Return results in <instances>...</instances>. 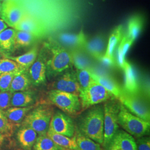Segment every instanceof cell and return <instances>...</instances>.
I'll use <instances>...</instances> for the list:
<instances>
[{"label":"cell","instance_id":"b9f144b4","mask_svg":"<svg viewBox=\"0 0 150 150\" xmlns=\"http://www.w3.org/2000/svg\"><path fill=\"white\" fill-rule=\"evenodd\" d=\"M4 139H5V136L0 133V145L3 143V142L4 141Z\"/></svg>","mask_w":150,"mask_h":150},{"label":"cell","instance_id":"484cf974","mask_svg":"<svg viewBox=\"0 0 150 150\" xmlns=\"http://www.w3.org/2000/svg\"><path fill=\"white\" fill-rule=\"evenodd\" d=\"M74 137L80 150H102L100 144L82 134L77 129Z\"/></svg>","mask_w":150,"mask_h":150},{"label":"cell","instance_id":"f35d334b","mask_svg":"<svg viewBox=\"0 0 150 150\" xmlns=\"http://www.w3.org/2000/svg\"><path fill=\"white\" fill-rule=\"evenodd\" d=\"M117 62L118 66L123 70L126 64V61H125V56H123L121 49L119 46L117 48Z\"/></svg>","mask_w":150,"mask_h":150},{"label":"cell","instance_id":"30bf717a","mask_svg":"<svg viewBox=\"0 0 150 150\" xmlns=\"http://www.w3.org/2000/svg\"><path fill=\"white\" fill-rule=\"evenodd\" d=\"M25 13L15 0H5L2 2L1 18L10 27L14 28Z\"/></svg>","mask_w":150,"mask_h":150},{"label":"cell","instance_id":"74e56055","mask_svg":"<svg viewBox=\"0 0 150 150\" xmlns=\"http://www.w3.org/2000/svg\"><path fill=\"white\" fill-rule=\"evenodd\" d=\"M137 150H150V139L148 136H142L137 139L136 142Z\"/></svg>","mask_w":150,"mask_h":150},{"label":"cell","instance_id":"60d3db41","mask_svg":"<svg viewBox=\"0 0 150 150\" xmlns=\"http://www.w3.org/2000/svg\"><path fill=\"white\" fill-rule=\"evenodd\" d=\"M8 27V26L7 25L5 22L1 18H0V33L6 28H7Z\"/></svg>","mask_w":150,"mask_h":150},{"label":"cell","instance_id":"8fae6325","mask_svg":"<svg viewBox=\"0 0 150 150\" xmlns=\"http://www.w3.org/2000/svg\"><path fill=\"white\" fill-rule=\"evenodd\" d=\"M52 90L69 92L79 96L81 87L74 71L67 70L64 74L54 81L51 86Z\"/></svg>","mask_w":150,"mask_h":150},{"label":"cell","instance_id":"1f68e13d","mask_svg":"<svg viewBox=\"0 0 150 150\" xmlns=\"http://www.w3.org/2000/svg\"><path fill=\"white\" fill-rule=\"evenodd\" d=\"M36 39L33 35L28 32L16 30L15 49L28 47L32 45Z\"/></svg>","mask_w":150,"mask_h":150},{"label":"cell","instance_id":"4dcf8cb0","mask_svg":"<svg viewBox=\"0 0 150 150\" xmlns=\"http://www.w3.org/2000/svg\"><path fill=\"white\" fill-rule=\"evenodd\" d=\"M24 71V70L15 61L8 58L0 59V74L6 73H14L18 74Z\"/></svg>","mask_w":150,"mask_h":150},{"label":"cell","instance_id":"4316f807","mask_svg":"<svg viewBox=\"0 0 150 150\" xmlns=\"http://www.w3.org/2000/svg\"><path fill=\"white\" fill-rule=\"evenodd\" d=\"M33 150H67L57 145L46 134L38 136Z\"/></svg>","mask_w":150,"mask_h":150},{"label":"cell","instance_id":"83f0119b","mask_svg":"<svg viewBox=\"0 0 150 150\" xmlns=\"http://www.w3.org/2000/svg\"><path fill=\"white\" fill-rule=\"evenodd\" d=\"M122 35V26L121 25H119L118 26L115 27V28L112 31L110 38L108 39L107 47L106 50L105 56L113 58V52L114 49L117 43L120 41Z\"/></svg>","mask_w":150,"mask_h":150},{"label":"cell","instance_id":"277c9868","mask_svg":"<svg viewBox=\"0 0 150 150\" xmlns=\"http://www.w3.org/2000/svg\"><path fill=\"white\" fill-rule=\"evenodd\" d=\"M53 114L52 107L46 105H40L27 113L21 125L30 127L38 135L46 134Z\"/></svg>","mask_w":150,"mask_h":150},{"label":"cell","instance_id":"ab89813d","mask_svg":"<svg viewBox=\"0 0 150 150\" xmlns=\"http://www.w3.org/2000/svg\"><path fill=\"white\" fill-rule=\"evenodd\" d=\"M98 61H100L102 64L107 67H112L115 64L113 58H111L105 55H103Z\"/></svg>","mask_w":150,"mask_h":150},{"label":"cell","instance_id":"4fadbf2b","mask_svg":"<svg viewBox=\"0 0 150 150\" xmlns=\"http://www.w3.org/2000/svg\"><path fill=\"white\" fill-rule=\"evenodd\" d=\"M106 150H137L132 136L123 130H118Z\"/></svg>","mask_w":150,"mask_h":150},{"label":"cell","instance_id":"7a4b0ae2","mask_svg":"<svg viewBox=\"0 0 150 150\" xmlns=\"http://www.w3.org/2000/svg\"><path fill=\"white\" fill-rule=\"evenodd\" d=\"M50 51V57L46 59V75L55 77L72 68L73 61L71 54L61 43L51 41L46 44Z\"/></svg>","mask_w":150,"mask_h":150},{"label":"cell","instance_id":"ffe728a7","mask_svg":"<svg viewBox=\"0 0 150 150\" xmlns=\"http://www.w3.org/2000/svg\"><path fill=\"white\" fill-rule=\"evenodd\" d=\"M86 51L95 59L99 60L105 54L106 46L104 38L97 36L87 41L84 46Z\"/></svg>","mask_w":150,"mask_h":150},{"label":"cell","instance_id":"8992f818","mask_svg":"<svg viewBox=\"0 0 150 150\" xmlns=\"http://www.w3.org/2000/svg\"><path fill=\"white\" fill-rule=\"evenodd\" d=\"M47 97L48 101L52 105L66 114L76 115L82 110L80 97L77 95L51 90L48 92Z\"/></svg>","mask_w":150,"mask_h":150},{"label":"cell","instance_id":"5b68a950","mask_svg":"<svg viewBox=\"0 0 150 150\" xmlns=\"http://www.w3.org/2000/svg\"><path fill=\"white\" fill-rule=\"evenodd\" d=\"M82 110L112 98V95L96 81H93L86 88L81 90L79 93Z\"/></svg>","mask_w":150,"mask_h":150},{"label":"cell","instance_id":"cb8c5ba5","mask_svg":"<svg viewBox=\"0 0 150 150\" xmlns=\"http://www.w3.org/2000/svg\"><path fill=\"white\" fill-rule=\"evenodd\" d=\"M47 134L54 141V142L66 150H80L74 136L72 137H69L63 134L56 133L50 129H48Z\"/></svg>","mask_w":150,"mask_h":150},{"label":"cell","instance_id":"ee69618b","mask_svg":"<svg viewBox=\"0 0 150 150\" xmlns=\"http://www.w3.org/2000/svg\"><path fill=\"white\" fill-rule=\"evenodd\" d=\"M1 1H2V2H3V1H5V0H0Z\"/></svg>","mask_w":150,"mask_h":150},{"label":"cell","instance_id":"7c38bea8","mask_svg":"<svg viewBox=\"0 0 150 150\" xmlns=\"http://www.w3.org/2000/svg\"><path fill=\"white\" fill-rule=\"evenodd\" d=\"M46 59L45 54L41 52L28 70L31 85L33 86H41L46 82Z\"/></svg>","mask_w":150,"mask_h":150},{"label":"cell","instance_id":"d590c367","mask_svg":"<svg viewBox=\"0 0 150 150\" xmlns=\"http://www.w3.org/2000/svg\"><path fill=\"white\" fill-rule=\"evenodd\" d=\"M12 93L10 91L1 92L0 91V110H5L10 107Z\"/></svg>","mask_w":150,"mask_h":150},{"label":"cell","instance_id":"9a60e30c","mask_svg":"<svg viewBox=\"0 0 150 150\" xmlns=\"http://www.w3.org/2000/svg\"><path fill=\"white\" fill-rule=\"evenodd\" d=\"M123 70L125 74L124 90L131 94L139 95L141 87L133 66L126 61Z\"/></svg>","mask_w":150,"mask_h":150},{"label":"cell","instance_id":"ba28073f","mask_svg":"<svg viewBox=\"0 0 150 150\" xmlns=\"http://www.w3.org/2000/svg\"><path fill=\"white\" fill-rule=\"evenodd\" d=\"M118 100L131 113L145 121L150 122L149 106L144 99L139 96V95L131 94L123 90V93Z\"/></svg>","mask_w":150,"mask_h":150},{"label":"cell","instance_id":"f546056e","mask_svg":"<svg viewBox=\"0 0 150 150\" xmlns=\"http://www.w3.org/2000/svg\"><path fill=\"white\" fill-rule=\"evenodd\" d=\"M72 56L73 64L76 69H90L91 63L90 59L79 49H73L70 52Z\"/></svg>","mask_w":150,"mask_h":150},{"label":"cell","instance_id":"3957f363","mask_svg":"<svg viewBox=\"0 0 150 150\" xmlns=\"http://www.w3.org/2000/svg\"><path fill=\"white\" fill-rule=\"evenodd\" d=\"M118 123L126 132L137 139L149 134L150 122L145 121L129 111L120 103Z\"/></svg>","mask_w":150,"mask_h":150},{"label":"cell","instance_id":"e0dca14e","mask_svg":"<svg viewBox=\"0 0 150 150\" xmlns=\"http://www.w3.org/2000/svg\"><path fill=\"white\" fill-rule=\"evenodd\" d=\"M92 76L95 80L110 92L115 98L118 100L121 96L123 90L113 78L106 75H98L92 71Z\"/></svg>","mask_w":150,"mask_h":150},{"label":"cell","instance_id":"6da1fadb","mask_svg":"<svg viewBox=\"0 0 150 150\" xmlns=\"http://www.w3.org/2000/svg\"><path fill=\"white\" fill-rule=\"evenodd\" d=\"M77 129L82 134L102 145L104 134L103 106L93 107L81 116Z\"/></svg>","mask_w":150,"mask_h":150},{"label":"cell","instance_id":"f6af8a7d","mask_svg":"<svg viewBox=\"0 0 150 150\" xmlns=\"http://www.w3.org/2000/svg\"><path fill=\"white\" fill-rule=\"evenodd\" d=\"M0 57H1V55H0Z\"/></svg>","mask_w":150,"mask_h":150},{"label":"cell","instance_id":"7bdbcfd3","mask_svg":"<svg viewBox=\"0 0 150 150\" xmlns=\"http://www.w3.org/2000/svg\"><path fill=\"white\" fill-rule=\"evenodd\" d=\"M2 2L0 1V18H1V10H2Z\"/></svg>","mask_w":150,"mask_h":150},{"label":"cell","instance_id":"603a6c76","mask_svg":"<svg viewBox=\"0 0 150 150\" xmlns=\"http://www.w3.org/2000/svg\"><path fill=\"white\" fill-rule=\"evenodd\" d=\"M38 54V48L37 46H35L26 53L20 56H11L6 55V57L15 61L24 70L28 71L29 68L37 59Z\"/></svg>","mask_w":150,"mask_h":150},{"label":"cell","instance_id":"ac0fdd59","mask_svg":"<svg viewBox=\"0 0 150 150\" xmlns=\"http://www.w3.org/2000/svg\"><path fill=\"white\" fill-rule=\"evenodd\" d=\"M36 101L35 93L30 90L17 91L12 93L10 101L11 107H28L33 105Z\"/></svg>","mask_w":150,"mask_h":150},{"label":"cell","instance_id":"2e32d148","mask_svg":"<svg viewBox=\"0 0 150 150\" xmlns=\"http://www.w3.org/2000/svg\"><path fill=\"white\" fill-rule=\"evenodd\" d=\"M38 137V133L26 126H22L18 129L16 139L19 145L24 150H31Z\"/></svg>","mask_w":150,"mask_h":150},{"label":"cell","instance_id":"9c48e42d","mask_svg":"<svg viewBox=\"0 0 150 150\" xmlns=\"http://www.w3.org/2000/svg\"><path fill=\"white\" fill-rule=\"evenodd\" d=\"M75 128L74 121L69 115L57 111L54 113L48 129L56 133L72 137L75 134Z\"/></svg>","mask_w":150,"mask_h":150},{"label":"cell","instance_id":"d4e9b609","mask_svg":"<svg viewBox=\"0 0 150 150\" xmlns=\"http://www.w3.org/2000/svg\"><path fill=\"white\" fill-rule=\"evenodd\" d=\"M31 82L28 71H24L15 75L12 81L10 90L11 93L17 91H25L29 89Z\"/></svg>","mask_w":150,"mask_h":150},{"label":"cell","instance_id":"d6986e66","mask_svg":"<svg viewBox=\"0 0 150 150\" xmlns=\"http://www.w3.org/2000/svg\"><path fill=\"white\" fill-rule=\"evenodd\" d=\"M59 42L62 46L74 49L83 47L87 42L86 36L81 31L77 34L62 33L59 36Z\"/></svg>","mask_w":150,"mask_h":150},{"label":"cell","instance_id":"f1b7e54d","mask_svg":"<svg viewBox=\"0 0 150 150\" xmlns=\"http://www.w3.org/2000/svg\"><path fill=\"white\" fill-rule=\"evenodd\" d=\"M143 19L139 16L131 17L128 22L127 36L134 41L141 31L143 27Z\"/></svg>","mask_w":150,"mask_h":150},{"label":"cell","instance_id":"836d02e7","mask_svg":"<svg viewBox=\"0 0 150 150\" xmlns=\"http://www.w3.org/2000/svg\"><path fill=\"white\" fill-rule=\"evenodd\" d=\"M15 125L10 122L6 117L4 110H0V133L5 137L11 136Z\"/></svg>","mask_w":150,"mask_h":150},{"label":"cell","instance_id":"e575fe53","mask_svg":"<svg viewBox=\"0 0 150 150\" xmlns=\"http://www.w3.org/2000/svg\"><path fill=\"white\" fill-rule=\"evenodd\" d=\"M17 75L14 73H6L0 74V91H9L11 82L14 76Z\"/></svg>","mask_w":150,"mask_h":150},{"label":"cell","instance_id":"8d00e7d4","mask_svg":"<svg viewBox=\"0 0 150 150\" xmlns=\"http://www.w3.org/2000/svg\"><path fill=\"white\" fill-rule=\"evenodd\" d=\"M134 42V41L129 38V36H127V35H125L123 38H122L120 43L119 45V46L121 49L122 52L125 57L127 53L129 48H130V47L131 46V45Z\"/></svg>","mask_w":150,"mask_h":150},{"label":"cell","instance_id":"d6a6232c","mask_svg":"<svg viewBox=\"0 0 150 150\" xmlns=\"http://www.w3.org/2000/svg\"><path fill=\"white\" fill-rule=\"evenodd\" d=\"M76 76L80 86L81 90L86 88L94 80L90 69H76Z\"/></svg>","mask_w":150,"mask_h":150},{"label":"cell","instance_id":"44dd1931","mask_svg":"<svg viewBox=\"0 0 150 150\" xmlns=\"http://www.w3.org/2000/svg\"><path fill=\"white\" fill-rule=\"evenodd\" d=\"M33 105L28 107H8L4 110V112L10 122L14 125L19 126L27 113L33 108Z\"/></svg>","mask_w":150,"mask_h":150},{"label":"cell","instance_id":"7402d4cb","mask_svg":"<svg viewBox=\"0 0 150 150\" xmlns=\"http://www.w3.org/2000/svg\"><path fill=\"white\" fill-rule=\"evenodd\" d=\"M16 30L8 27L0 33V49L7 54L12 53L15 49Z\"/></svg>","mask_w":150,"mask_h":150},{"label":"cell","instance_id":"52a82bcc","mask_svg":"<svg viewBox=\"0 0 150 150\" xmlns=\"http://www.w3.org/2000/svg\"><path fill=\"white\" fill-rule=\"evenodd\" d=\"M114 99L108 100L103 106L104 134L102 145L105 149H107L119 128L118 113L120 103L116 101Z\"/></svg>","mask_w":150,"mask_h":150},{"label":"cell","instance_id":"5bb4252c","mask_svg":"<svg viewBox=\"0 0 150 150\" xmlns=\"http://www.w3.org/2000/svg\"><path fill=\"white\" fill-rule=\"evenodd\" d=\"M14 28L16 30L28 32L36 38H42L45 33V28L41 23L26 13Z\"/></svg>","mask_w":150,"mask_h":150}]
</instances>
